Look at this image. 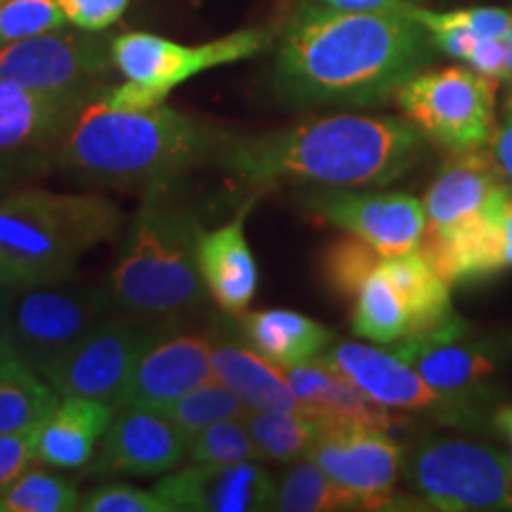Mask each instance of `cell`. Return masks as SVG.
I'll return each mask as SVG.
<instances>
[{
    "instance_id": "cell-8",
    "label": "cell",
    "mask_w": 512,
    "mask_h": 512,
    "mask_svg": "<svg viewBox=\"0 0 512 512\" xmlns=\"http://www.w3.org/2000/svg\"><path fill=\"white\" fill-rule=\"evenodd\" d=\"M114 309L102 287H31L12 297L5 339L17 358L38 375L74 349Z\"/></svg>"
},
{
    "instance_id": "cell-42",
    "label": "cell",
    "mask_w": 512,
    "mask_h": 512,
    "mask_svg": "<svg viewBox=\"0 0 512 512\" xmlns=\"http://www.w3.org/2000/svg\"><path fill=\"white\" fill-rule=\"evenodd\" d=\"M17 290H12L5 283H0V335H5V328H8V313L12 297H15Z\"/></svg>"
},
{
    "instance_id": "cell-39",
    "label": "cell",
    "mask_w": 512,
    "mask_h": 512,
    "mask_svg": "<svg viewBox=\"0 0 512 512\" xmlns=\"http://www.w3.org/2000/svg\"><path fill=\"white\" fill-rule=\"evenodd\" d=\"M491 147H494V155L498 169H501L503 178L512 183V93L505 102V114L501 124H496L494 138H491Z\"/></svg>"
},
{
    "instance_id": "cell-5",
    "label": "cell",
    "mask_w": 512,
    "mask_h": 512,
    "mask_svg": "<svg viewBox=\"0 0 512 512\" xmlns=\"http://www.w3.org/2000/svg\"><path fill=\"white\" fill-rule=\"evenodd\" d=\"M124 226L117 202L95 192L22 188L0 197V283L12 290L67 285L81 259Z\"/></svg>"
},
{
    "instance_id": "cell-37",
    "label": "cell",
    "mask_w": 512,
    "mask_h": 512,
    "mask_svg": "<svg viewBox=\"0 0 512 512\" xmlns=\"http://www.w3.org/2000/svg\"><path fill=\"white\" fill-rule=\"evenodd\" d=\"M67 24L81 31H100L117 24L128 8V0H55Z\"/></svg>"
},
{
    "instance_id": "cell-12",
    "label": "cell",
    "mask_w": 512,
    "mask_h": 512,
    "mask_svg": "<svg viewBox=\"0 0 512 512\" xmlns=\"http://www.w3.org/2000/svg\"><path fill=\"white\" fill-rule=\"evenodd\" d=\"M309 458L342 489L354 494L361 510L406 508L396 491L399 448L384 430L320 425Z\"/></svg>"
},
{
    "instance_id": "cell-21",
    "label": "cell",
    "mask_w": 512,
    "mask_h": 512,
    "mask_svg": "<svg viewBox=\"0 0 512 512\" xmlns=\"http://www.w3.org/2000/svg\"><path fill=\"white\" fill-rule=\"evenodd\" d=\"M287 380L299 401V413L328 427H370L389 432L396 422L392 411L366 396L347 375L332 370L320 358L287 370Z\"/></svg>"
},
{
    "instance_id": "cell-14",
    "label": "cell",
    "mask_w": 512,
    "mask_h": 512,
    "mask_svg": "<svg viewBox=\"0 0 512 512\" xmlns=\"http://www.w3.org/2000/svg\"><path fill=\"white\" fill-rule=\"evenodd\" d=\"M155 494L169 512H259L273 510L275 484L254 460L190 463L162 475Z\"/></svg>"
},
{
    "instance_id": "cell-9",
    "label": "cell",
    "mask_w": 512,
    "mask_h": 512,
    "mask_svg": "<svg viewBox=\"0 0 512 512\" xmlns=\"http://www.w3.org/2000/svg\"><path fill=\"white\" fill-rule=\"evenodd\" d=\"M408 477L430 508L512 510V463L482 444L430 441L408 460Z\"/></svg>"
},
{
    "instance_id": "cell-22",
    "label": "cell",
    "mask_w": 512,
    "mask_h": 512,
    "mask_svg": "<svg viewBox=\"0 0 512 512\" xmlns=\"http://www.w3.org/2000/svg\"><path fill=\"white\" fill-rule=\"evenodd\" d=\"M252 202L245 204L226 226L209 233L202 230L197 240V266H200L204 290L230 316L245 313L259 287V268L245 233Z\"/></svg>"
},
{
    "instance_id": "cell-30",
    "label": "cell",
    "mask_w": 512,
    "mask_h": 512,
    "mask_svg": "<svg viewBox=\"0 0 512 512\" xmlns=\"http://www.w3.org/2000/svg\"><path fill=\"white\" fill-rule=\"evenodd\" d=\"M249 432L259 456L275 463H292L309 456L320 425L302 413L283 411H247Z\"/></svg>"
},
{
    "instance_id": "cell-43",
    "label": "cell",
    "mask_w": 512,
    "mask_h": 512,
    "mask_svg": "<svg viewBox=\"0 0 512 512\" xmlns=\"http://www.w3.org/2000/svg\"><path fill=\"white\" fill-rule=\"evenodd\" d=\"M494 422H496L498 430H501L512 444V406H503L501 411L494 415ZM510 463H512V460H510Z\"/></svg>"
},
{
    "instance_id": "cell-10",
    "label": "cell",
    "mask_w": 512,
    "mask_h": 512,
    "mask_svg": "<svg viewBox=\"0 0 512 512\" xmlns=\"http://www.w3.org/2000/svg\"><path fill=\"white\" fill-rule=\"evenodd\" d=\"M166 325L136 316H110L43 370L60 396H91L119 408L140 356L166 335Z\"/></svg>"
},
{
    "instance_id": "cell-41",
    "label": "cell",
    "mask_w": 512,
    "mask_h": 512,
    "mask_svg": "<svg viewBox=\"0 0 512 512\" xmlns=\"http://www.w3.org/2000/svg\"><path fill=\"white\" fill-rule=\"evenodd\" d=\"M503 247H505V266L512 268V192L505 200L503 209Z\"/></svg>"
},
{
    "instance_id": "cell-23",
    "label": "cell",
    "mask_w": 512,
    "mask_h": 512,
    "mask_svg": "<svg viewBox=\"0 0 512 512\" xmlns=\"http://www.w3.org/2000/svg\"><path fill=\"white\" fill-rule=\"evenodd\" d=\"M117 408L91 396H60L36 427V460L53 470L91 465Z\"/></svg>"
},
{
    "instance_id": "cell-20",
    "label": "cell",
    "mask_w": 512,
    "mask_h": 512,
    "mask_svg": "<svg viewBox=\"0 0 512 512\" xmlns=\"http://www.w3.org/2000/svg\"><path fill=\"white\" fill-rule=\"evenodd\" d=\"M508 188L494 155L482 152V147L458 152L441 169L422 200L425 230L444 233L479 219Z\"/></svg>"
},
{
    "instance_id": "cell-3",
    "label": "cell",
    "mask_w": 512,
    "mask_h": 512,
    "mask_svg": "<svg viewBox=\"0 0 512 512\" xmlns=\"http://www.w3.org/2000/svg\"><path fill=\"white\" fill-rule=\"evenodd\" d=\"M226 140V133L174 107L124 112L95 98L57 145L55 159L81 183L143 192L216 162Z\"/></svg>"
},
{
    "instance_id": "cell-24",
    "label": "cell",
    "mask_w": 512,
    "mask_h": 512,
    "mask_svg": "<svg viewBox=\"0 0 512 512\" xmlns=\"http://www.w3.org/2000/svg\"><path fill=\"white\" fill-rule=\"evenodd\" d=\"M214 377L233 389L249 411L299 413L290 380L275 363L245 344H216L211 349Z\"/></svg>"
},
{
    "instance_id": "cell-13",
    "label": "cell",
    "mask_w": 512,
    "mask_h": 512,
    "mask_svg": "<svg viewBox=\"0 0 512 512\" xmlns=\"http://www.w3.org/2000/svg\"><path fill=\"white\" fill-rule=\"evenodd\" d=\"M313 219L356 235L384 259L418 249L425 230V207L406 192L320 190L304 197Z\"/></svg>"
},
{
    "instance_id": "cell-18",
    "label": "cell",
    "mask_w": 512,
    "mask_h": 512,
    "mask_svg": "<svg viewBox=\"0 0 512 512\" xmlns=\"http://www.w3.org/2000/svg\"><path fill=\"white\" fill-rule=\"evenodd\" d=\"M102 91H38L0 81V152L57 147Z\"/></svg>"
},
{
    "instance_id": "cell-40",
    "label": "cell",
    "mask_w": 512,
    "mask_h": 512,
    "mask_svg": "<svg viewBox=\"0 0 512 512\" xmlns=\"http://www.w3.org/2000/svg\"><path fill=\"white\" fill-rule=\"evenodd\" d=\"M316 3L339 12H401V15H411L418 5L413 0H316Z\"/></svg>"
},
{
    "instance_id": "cell-4",
    "label": "cell",
    "mask_w": 512,
    "mask_h": 512,
    "mask_svg": "<svg viewBox=\"0 0 512 512\" xmlns=\"http://www.w3.org/2000/svg\"><path fill=\"white\" fill-rule=\"evenodd\" d=\"M200 233L178 181L143 190L110 278L114 306L164 325L195 309L207 292L197 266Z\"/></svg>"
},
{
    "instance_id": "cell-33",
    "label": "cell",
    "mask_w": 512,
    "mask_h": 512,
    "mask_svg": "<svg viewBox=\"0 0 512 512\" xmlns=\"http://www.w3.org/2000/svg\"><path fill=\"white\" fill-rule=\"evenodd\" d=\"M384 256L356 235L342 233L332 240L323 252V280L337 297L354 302V297L366 283V278L377 271Z\"/></svg>"
},
{
    "instance_id": "cell-32",
    "label": "cell",
    "mask_w": 512,
    "mask_h": 512,
    "mask_svg": "<svg viewBox=\"0 0 512 512\" xmlns=\"http://www.w3.org/2000/svg\"><path fill=\"white\" fill-rule=\"evenodd\" d=\"M249 408L242 399L226 384L211 377V380L197 384L188 394L171 403L166 411H162L185 437H192L204 427L226 418H245Z\"/></svg>"
},
{
    "instance_id": "cell-19",
    "label": "cell",
    "mask_w": 512,
    "mask_h": 512,
    "mask_svg": "<svg viewBox=\"0 0 512 512\" xmlns=\"http://www.w3.org/2000/svg\"><path fill=\"white\" fill-rule=\"evenodd\" d=\"M465 335V320L456 316L451 323L425 335L399 339L394 354L418 370L434 392L453 399V396L477 389L496 373L491 351L475 342H465Z\"/></svg>"
},
{
    "instance_id": "cell-35",
    "label": "cell",
    "mask_w": 512,
    "mask_h": 512,
    "mask_svg": "<svg viewBox=\"0 0 512 512\" xmlns=\"http://www.w3.org/2000/svg\"><path fill=\"white\" fill-rule=\"evenodd\" d=\"M67 27L55 0H0V48Z\"/></svg>"
},
{
    "instance_id": "cell-25",
    "label": "cell",
    "mask_w": 512,
    "mask_h": 512,
    "mask_svg": "<svg viewBox=\"0 0 512 512\" xmlns=\"http://www.w3.org/2000/svg\"><path fill=\"white\" fill-rule=\"evenodd\" d=\"M242 328L252 347L278 368L290 370L323 356L335 339L328 325L290 309L247 313Z\"/></svg>"
},
{
    "instance_id": "cell-1",
    "label": "cell",
    "mask_w": 512,
    "mask_h": 512,
    "mask_svg": "<svg viewBox=\"0 0 512 512\" xmlns=\"http://www.w3.org/2000/svg\"><path fill=\"white\" fill-rule=\"evenodd\" d=\"M430 48V36L411 15L304 3L287 24L275 74L292 100L373 105L420 72Z\"/></svg>"
},
{
    "instance_id": "cell-15",
    "label": "cell",
    "mask_w": 512,
    "mask_h": 512,
    "mask_svg": "<svg viewBox=\"0 0 512 512\" xmlns=\"http://www.w3.org/2000/svg\"><path fill=\"white\" fill-rule=\"evenodd\" d=\"M188 437L164 413L121 406L91 460L95 475L157 477L188 458Z\"/></svg>"
},
{
    "instance_id": "cell-2",
    "label": "cell",
    "mask_w": 512,
    "mask_h": 512,
    "mask_svg": "<svg viewBox=\"0 0 512 512\" xmlns=\"http://www.w3.org/2000/svg\"><path fill=\"white\" fill-rule=\"evenodd\" d=\"M425 138L408 119L335 114L252 138H228L219 162L242 183L387 185L413 169Z\"/></svg>"
},
{
    "instance_id": "cell-26",
    "label": "cell",
    "mask_w": 512,
    "mask_h": 512,
    "mask_svg": "<svg viewBox=\"0 0 512 512\" xmlns=\"http://www.w3.org/2000/svg\"><path fill=\"white\" fill-rule=\"evenodd\" d=\"M382 273L399 294L403 309L411 320L413 335H425L451 323L458 316L451 306V294H448V283L434 273L430 261L420 254V249H413L408 254L382 259Z\"/></svg>"
},
{
    "instance_id": "cell-29",
    "label": "cell",
    "mask_w": 512,
    "mask_h": 512,
    "mask_svg": "<svg viewBox=\"0 0 512 512\" xmlns=\"http://www.w3.org/2000/svg\"><path fill=\"white\" fill-rule=\"evenodd\" d=\"M273 510L283 512H335L361 510L354 494L342 489L335 479L325 475L313 460L297 463L287 472L283 484L275 486Z\"/></svg>"
},
{
    "instance_id": "cell-7",
    "label": "cell",
    "mask_w": 512,
    "mask_h": 512,
    "mask_svg": "<svg viewBox=\"0 0 512 512\" xmlns=\"http://www.w3.org/2000/svg\"><path fill=\"white\" fill-rule=\"evenodd\" d=\"M498 81L463 67L415 72L394 91L411 124L448 155L479 150L496 131Z\"/></svg>"
},
{
    "instance_id": "cell-44",
    "label": "cell",
    "mask_w": 512,
    "mask_h": 512,
    "mask_svg": "<svg viewBox=\"0 0 512 512\" xmlns=\"http://www.w3.org/2000/svg\"><path fill=\"white\" fill-rule=\"evenodd\" d=\"M15 361H19L15 349L10 347V342L5 339V335H0V373H3L8 366H12Z\"/></svg>"
},
{
    "instance_id": "cell-45",
    "label": "cell",
    "mask_w": 512,
    "mask_h": 512,
    "mask_svg": "<svg viewBox=\"0 0 512 512\" xmlns=\"http://www.w3.org/2000/svg\"><path fill=\"white\" fill-rule=\"evenodd\" d=\"M505 46H508V72H510V81H512V24L508 36H505Z\"/></svg>"
},
{
    "instance_id": "cell-38",
    "label": "cell",
    "mask_w": 512,
    "mask_h": 512,
    "mask_svg": "<svg viewBox=\"0 0 512 512\" xmlns=\"http://www.w3.org/2000/svg\"><path fill=\"white\" fill-rule=\"evenodd\" d=\"M36 427L0 434V491L36 463Z\"/></svg>"
},
{
    "instance_id": "cell-31",
    "label": "cell",
    "mask_w": 512,
    "mask_h": 512,
    "mask_svg": "<svg viewBox=\"0 0 512 512\" xmlns=\"http://www.w3.org/2000/svg\"><path fill=\"white\" fill-rule=\"evenodd\" d=\"M79 505L76 484L41 467H29L0 491V512H74Z\"/></svg>"
},
{
    "instance_id": "cell-28",
    "label": "cell",
    "mask_w": 512,
    "mask_h": 512,
    "mask_svg": "<svg viewBox=\"0 0 512 512\" xmlns=\"http://www.w3.org/2000/svg\"><path fill=\"white\" fill-rule=\"evenodd\" d=\"M382 266V264H380ZM354 311H351V328L358 337L370 339L377 344H396L408 337L411 320L403 309L399 294L384 278L382 268H377L366 278L361 290L354 297Z\"/></svg>"
},
{
    "instance_id": "cell-17",
    "label": "cell",
    "mask_w": 512,
    "mask_h": 512,
    "mask_svg": "<svg viewBox=\"0 0 512 512\" xmlns=\"http://www.w3.org/2000/svg\"><path fill=\"white\" fill-rule=\"evenodd\" d=\"M211 349L214 344L207 337L164 335L140 356L121 394L119 408L133 406L157 413L166 411L197 384L214 377Z\"/></svg>"
},
{
    "instance_id": "cell-6",
    "label": "cell",
    "mask_w": 512,
    "mask_h": 512,
    "mask_svg": "<svg viewBox=\"0 0 512 512\" xmlns=\"http://www.w3.org/2000/svg\"><path fill=\"white\" fill-rule=\"evenodd\" d=\"M271 41V31L264 29H242L202 46H183L147 31H128L112 38V64L124 83L105 88L100 102L110 110H152L164 105L169 93L192 76L259 55Z\"/></svg>"
},
{
    "instance_id": "cell-36",
    "label": "cell",
    "mask_w": 512,
    "mask_h": 512,
    "mask_svg": "<svg viewBox=\"0 0 512 512\" xmlns=\"http://www.w3.org/2000/svg\"><path fill=\"white\" fill-rule=\"evenodd\" d=\"M83 512H169L166 503L155 491L138 489L128 484H105L81 496Z\"/></svg>"
},
{
    "instance_id": "cell-16",
    "label": "cell",
    "mask_w": 512,
    "mask_h": 512,
    "mask_svg": "<svg viewBox=\"0 0 512 512\" xmlns=\"http://www.w3.org/2000/svg\"><path fill=\"white\" fill-rule=\"evenodd\" d=\"M318 358L337 373L347 375L363 394L392 413H432L446 418L456 411V403L434 392L418 370L389 351L361 342H342Z\"/></svg>"
},
{
    "instance_id": "cell-34",
    "label": "cell",
    "mask_w": 512,
    "mask_h": 512,
    "mask_svg": "<svg viewBox=\"0 0 512 512\" xmlns=\"http://www.w3.org/2000/svg\"><path fill=\"white\" fill-rule=\"evenodd\" d=\"M259 458V448L254 444L245 418H226L214 422V425L192 434L188 441L190 463L228 465Z\"/></svg>"
},
{
    "instance_id": "cell-11",
    "label": "cell",
    "mask_w": 512,
    "mask_h": 512,
    "mask_svg": "<svg viewBox=\"0 0 512 512\" xmlns=\"http://www.w3.org/2000/svg\"><path fill=\"white\" fill-rule=\"evenodd\" d=\"M110 67L112 41L95 31L62 27L0 48V81L38 91H100L95 81Z\"/></svg>"
},
{
    "instance_id": "cell-27",
    "label": "cell",
    "mask_w": 512,
    "mask_h": 512,
    "mask_svg": "<svg viewBox=\"0 0 512 512\" xmlns=\"http://www.w3.org/2000/svg\"><path fill=\"white\" fill-rule=\"evenodd\" d=\"M60 394L46 377L31 370L27 363L15 361L0 373V434L29 430L53 411Z\"/></svg>"
}]
</instances>
